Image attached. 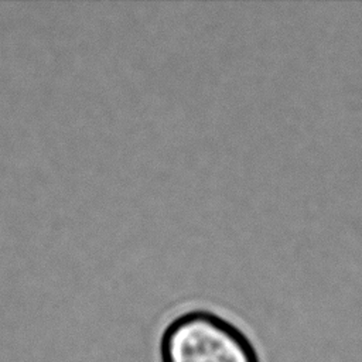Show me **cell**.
<instances>
[{
    "instance_id": "6da1fadb",
    "label": "cell",
    "mask_w": 362,
    "mask_h": 362,
    "mask_svg": "<svg viewBox=\"0 0 362 362\" xmlns=\"http://www.w3.org/2000/svg\"><path fill=\"white\" fill-rule=\"evenodd\" d=\"M160 362H260L247 334L225 315L191 308L171 318L158 344Z\"/></svg>"
}]
</instances>
